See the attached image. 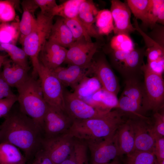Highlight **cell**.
Instances as JSON below:
<instances>
[{
    "label": "cell",
    "instance_id": "obj_30",
    "mask_svg": "<svg viewBox=\"0 0 164 164\" xmlns=\"http://www.w3.org/2000/svg\"><path fill=\"white\" fill-rule=\"evenodd\" d=\"M97 31L101 35H108L114 29L113 20L110 10L103 9L98 11L95 17Z\"/></svg>",
    "mask_w": 164,
    "mask_h": 164
},
{
    "label": "cell",
    "instance_id": "obj_34",
    "mask_svg": "<svg viewBox=\"0 0 164 164\" xmlns=\"http://www.w3.org/2000/svg\"><path fill=\"white\" fill-rule=\"evenodd\" d=\"M63 19L70 30L75 41L83 38L87 41H92L91 37L77 17L70 19Z\"/></svg>",
    "mask_w": 164,
    "mask_h": 164
},
{
    "label": "cell",
    "instance_id": "obj_15",
    "mask_svg": "<svg viewBox=\"0 0 164 164\" xmlns=\"http://www.w3.org/2000/svg\"><path fill=\"white\" fill-rule=\"evenodd\" d=\"M111 2L110 11L114 22V34L129 35L135 31L131 22V12L127 3L119 0H112Z\"/></svg>",
    "mask_w": 164,
    "mask_h": 164
},
{
    "label": "cell",
    "instance_id": "obj_24",
    "mask_svg": "<svg viewBox=\"0 0 164 164\" xmlns=\"http://www.w3.org/2000/svg\"><path fill=\"white\" fill-rule=\"evenodd\" d=\"M133 21L136 30L141 34L144 40L147 62L164 58V48L156 43L142 29L136 19L134 18Z\"/></svg>",
    "mask_w": 164,
    "mask_h": 164
},
{
    "label": "cell",
    "instance_id": "obj_20",
    "mask_svg": "<svg viewBox=\"0 0 164 164\" xmlns=\"http://www.w3.org/2000/svg\"><path fill=\"white\" fill-rule=\"evenodd\" d=\"M23 12L19 22L20 35L19 41L22 44L25 38L33 29L36 17L35 13L38 8L34 0H25L21 3Z\"/></svg>",
    "mask_w": 164,
    "mask_h": 164
},
{
    "label": "cell",
    "instance_id": "obj_28",
    "mask_svg": "<svg viewBox=\"0 0 164 164\" xmlns=\"http://www.w3.org/2000/svg\"><path fill=\"white\" fill-rule=\"evenodd\" d=\"M19 35V22L0 23V43L15 45Z\"/></svg>",
    "mask_w": 164,
    "mask_h": 164
},
{
    "label": "cell",
    "instance_id": "obj_1",
    "mask_svg": "<svg viewBox=\"0 0 164 164\" xmlns=\"http://www.w3.org/2000/svg\"><path fill=\"white\" fill-rule=\"evenodd\" d=\"M0 125V143L11 144L24 152L26 160L33 158L42 148L44 138L42 128L19 108L12 110Z\"/></svg>",
    "mask_w": 164,
    "mask_h": 164
},
{
    "label": "cell",
    "instance_id": "obj_6",
    "mask_svg": "<svg viewBox=\"0 0 164 164\" xmlns=\"http://www.w3.org/2000/svg\"><path fill=\"white\" fill-rule=\"evenodd\" d=\"M39 77L43 98L48 105L65 111L64 87L52 71L40 63Z\"/></svg>",
    "mask_w": 164,
    "mask_h": 164
},
{
    "label": "cell",
    "instance_id": "obj_27",
    "mask_svg": "<svg viewBox=\"0 0 164 164\" xmlns=\"http://www.w3.org/2000/svg\"><path fill=\"white\" fill-rule=\"evenodd\" d=\"M26 161L17 147L9 143H0V164L18 163Z\"/></svg>",
    "mask_w": 164,
    "mask_h": 164
},
{
    "label": "cell",
    "instance_id": "obj_26",
    "mask_svg": "<svg viewBox=\"0 0 164 164\" xmlns=\"http://www.w3.org/2000/svg\"><path fill=\"white\" fill-rule=\"evenodd\" d=\"M102 87L97 78L95 76L84 77L73 90V93L83 100Z\"/></svg>",
    "mask_w": 164,
    "mask_h": 164
},
{
    "label": "cell",
    "instance_id": "obj_49",
    "mask_svg": "<svg viewBox=\"0 0 164 164\" xmlns=\"http://www.w3.org/2000/svg\"><path fill=\"white\" fill-rule=\"evenodd\" d=\"M117 158L114 159V160L111 163H109V164H121L118 159Z\"/></svg>",
    "mask_w": 164,
    "mask_h": 164
},
{
    "label": "cell",
    "instance_id": "obj_41",
    "mask_svg": "<svg viewBox=\"0 0 164 164\" xmlns=\"http://www.w3.org/2000/svg\"><path fill=\"white\" fill-rule=\"evenodd\" d=\"M153 153L158 162L164 160V138L155 136Z\"/></svg>",
    "mask_w": 164,
    "mask_h": 164
},
{
    "label": "cell",
    "instance_id": "obj_39",
    "mask_svg": "<svg viewBox=\"0 0 164 164\" xmlns=\"http://www.w3.org/2000/svg\"><path fill=\"white\" fill-rule=\"evenodd\" d=\"M147 35L156 43L164 48V26L156 23Z\"/></svg>",
    "mask_w": 164,
    "mask_h": 164
},
{
    "label": "cell",
    "instance_id": "obj_35",
    "mask_svg": "<svg viewBox=\"0 0 164 164\" xmlns=\"http://www.w3.org/2000/svg\"><path fill=\"white\" fill-rule=\"evenodd\" d=\"M18 0H0V23L13 21L16 17L15 8Z\"/></svg>",
    "mask_w": 164,
    "mask_h": 164
},
{
    "label": "cell",
    "instance_id": "obj_37",
    "mask_svg": "<svg viewBox=\"0 0 164 164\" xmlns=\"http://www.w3.org/2000/svg\"><path fill=\"white\" fill-rule=\"evenodd\" d=\"M163 109L154 112L153 115L154 122L151 126V131L154 137L164 136V113Z\"/></svg>",
    "mask_w": 164,
    "mask_h": 164
},
{
    "label": "cell",
    "instance_id": "obj_19",
    "mask_svg": "<svg viewBox=\"0 0 164 164\" xmlns=\"http://www.w3.org/2000/svg\"><path fill=\"white\" fill-rule=\"evenodd\" d=\"M98 11L92 1L84 0L80 6L77 17L91 37L101 40L102 36L99 34L94 24Z\"/></svg>",
    "mask_w": 164,
    "mask_h": 164
},
{
    "label": "cell",
    "instance_id": "obj_12",
    "mask_svg": "<svg viewBox=\"0 0 164 164\" xmlns=\"http://www.w3.org/2000/svg\"><path fill=\"white\" fill-rule=\"evenodd\" d=\"M88 69L90 74L97 78L103 88L117 96L120 89L118 81L104 55L95 59L93 57Z\"/></svg>",
    "mask_w": 164,
    "mask_h": 164
},
{
    "label": "cell",
    "instance_id": "obj_55",
    "mask_svg": "<svg viewBox=\"0 0 164 164\" xmlns=\"http://www.w3.org/2000/svg\"></svg>",
    "mask_w": 164,
    "mask_h": 164
},
{
    "label": "cell",
    "instance_id": "obj_4",
    "mask_svg": "<svg viewBox=\"0 0 164 164\" xmlns=\"http://www.w3.org/2000/svg\"><path fill=\"white\" fill-rule=\"evenodd\" d=\"M53 17L39 13L33 30L24 39L22 44L23 49L31 59L33 67L32 76H38L39 67V55L48 40L53 25Z\"/></svg>",
    "mask_w": 164,
    "mask_h": 164
},
{
    "label": "cell",
    "instance_id": "obj_54",
    "mask_svg": "<svg viewBox=\"0 0 164 164\" xmlns=\"http://www.w3.org/2000/svg\"></svg>",
    "mask_w": 164,
    "mask_h": 164
},
{
    "label": "cell",
    "instance_id": "obj_21",
    "mask_svg": "<svg viewBox=\"0 0 164 164\" xmlns=\"http://www.w3.org/2000/svg\"><path fill=\"white\" fill-rule=\"evenodd\" d=\"M88 104L105 112L117 108V96L102 87L89 97L83 100Z\"/></svg>",
    "mask_w": 164,
    "mask_h": 164
},
{
    "label": "cell",
    "instance_id": "obj_2",
    "mask_svg": "<svg viewBox=\"0 0 164 164\" xmlns=\"http://www.w3.org/2000/svg\"><path fill=\"white\" fill-rule=\"evenodd\" d=\"M125 115L117 108L97 118L73 121L67 133L84 142L110 137L125 121Z\"/></svg>",
    "mask_w": 164,
    "mask_h": 164
},
{
    "label": "cell",
    "instance_id": "obj_29",
    "mask_svg": "<svg viewBox=\"0 0 164 164\" xmlns=\"http://www.w3.org/2000/svg\"><path fill=\"white\" fill-rule=\"evenodd\" d=\"M0 50L6 52L13 63L29 69L28 56L23 49L14 44L0 43Z\"/></svg>",
    "mask_w": 164,
    "mask_h": 164
},
{
    "label": "cell",
    "instance_id": "obj_44",
    "mask_svg": "<svg viewBox=\"0 0 164 164\" xmlns=\"http://www.w3.org/2000/svg\"><path fill=\"white\" fill-rule=\"evenodd\" d=\"M32 158V164H54L42 148L35 154Z\"/></svg>",
    "mask_w": 164,
    "mask_h": 164
},
{
    "label": "cell",
    "instance_id": "obj_33",
    "mask_svg": "<svg viewBox=\"0 0 164 164\" xmlns=\"http://www.w3.org/2000/svg\"><path fill=\"white\" fill-rule=\"evenodd\" d=\"M109 50L131 51L135 48L134 43L129 35L117 34L113 36L110 42Z\"/></svg>",
    "mask_w": 164,
    "mask_h": 164
},
{
    "label": "cell",
    "instance_id": "obj_42",
    "mask_svg": "<svg viewBox=\"0 0 164 164\" xmlns=\"http://www.w3.org/2000/svg\"><path fill=\"white\" fill-rule=\"evenodd\" d=\"M34 2L40 9V12L50 15L53 9L57 4L55 0H34Z\"/></svg>",
    "mask_w": 164,
    "mask_h": 164
},
{
    "label": "cell",
    "instance_id": "obj_36",
    "mask_svg": "<svg viewBox=\"0 0 164 164\" xmlns=\"http://www.w3.org/2000/svg\"><path fill=\"white\" fill-rule=\"evenodd\" d=\"M13 65L12 73L5 81L11 87H15L29 76L28 72L29 69L14 63Z\"/></svg>",
    "mask_w": 164,
    "mask_h": 164
},
{
    "label": "cell",
    "instance_id": "obj_48",
    "mask_svg": "<svg viewBox=\"0 0 164 164\" xmlns=\"http://www.w3.org/2000/svg\"><path fill=\"white\" fill-rule=\"evenodd\" d=\"M8 55L0 54V69L3 66L5 62L8 59Z\"/></svg>",
    "mask_w": 164,
    "mask_h": 164
},
{
    "label": "cell",
    "instance_id": "obj_32",
    "mask_svg": "<svg viewBox=\"0 0 164 164\" xmlns=\"http://www.w3.org/2000/svg\"><path fill=\"white\" fill-rule=\"evenodd\" d=\"M126 155L125 164H159L152 152L135 150Z\"/></svg>",
    "mask_w": 164,
    "mask_h": 164
},
{
    "label": "cell",
    "instance_id": "obj_9",
    "mask_svg": "<svg viewBox=\"0 0 164 164\" xmlns=\"http://www.w3.org/2000/svg\"><path fill=\"white\" fill-rule=\"evenodd\" d=\"M90 152L92 164L108 163L121 156L116 132L113 136L85 142Z\"/></svg>",
    "mask_w": 164,
    "mask_h": 164
},
{
    "label": "cell",
    "instance_id": "obj_17",
    "mask_svg": "<svg viewBox=\"0 0 164 164\" xmlns=\"http://www.w3.org/2000/svg\"><path fill=\"white\" fill-rule=\"evenodd\" d=\"M88 67L71 65L66 67L60 66L51 70L63 87H69L74 90L84 77L90 74Z\"/></svg>",
    "mask_w": 164,
    "mask_h": 164
},
{
    "label": "cell",
    "instance_id": "obj_23",
    "mask_svg": "<svg viewBox=\"0 0 164 164\" xmlns=\"http://www.w3.org/2000/svg\"><path fill=\"white\" fill-rule=\"evenodd\" d=\"M116 134L121 156L130 154L135 150L134 134L129 119L120 125Z\"/></svg>",
    "mask_w": 164,
    "mask_h": 164
},
{
    "label": "cell",
    "instance_id": "obj_51",
    "mask_svg": "<svg viewBox=\"0 0 164 164\" xmlns=\"http://www.w3.org/2000/svg\"><path fill=\"white\" fill-rule=\"evenodd\" d=\"M79 164H88L87 161H82Z\"/></svg>",
    "mask_w": 164,
    "mask_h": 164
},
{
    "label": "cell",
    "instance_id": "obj_52",
    "mask_svg": "<svg viewBox=\"0 0 164 164\" xmlns=\"http://www.w3.org/2000/svg\"><path fill=\"white\" fill-rule=\"evenodd\" d=\"M159 164H164V160L161 161L159 162Z\"/></svg>",
    "mask_w": 164,
    "mask_h": 164
},
{
    "label": "cell",
    "instance_id": "obj_16",
    "mask_svg": "<svg viewBox=\"0 0 164 164\" xmlns=\"http://www.w3.org/2000/svg\"><path fill=\"white\" fill-rule=\"evenodd\" d=\"M67 51L66 48L47 40L39 54V63L49 69L53 70L64 62Z\"/></svg>",
    "mask_w": 164,
    "mask_h": 164
},
{
    "label": "cell",
    "instance_id": "obj_22",
    "mask_svg": "<svg viewBox=\"0 0 164 164\" xmlns=\"http://www.w3.org/2000/svg\"><path fill=\"white\" fill-rule=\"evenodd\" d=\"M48 40L66 48L74 42L73 35L63 18L57 19L51 28Z\"/></svg>",
    "mask_w": 164,
    "mask_h": 164
},
{
    "label": "cell",
    "instance_id": "obj_18",
    "mask_svg": "<svg viewBox=\"0 0 164 164\" xmlns=\"http://www.w3.org/2000/svg\"><path fill=\"white\" fill-rule=\"evenodd\" d=\"M146 48L135 47L129 54L119 69L118 72L126 79L136 77L142 73V67L144 63Z\"/></svg>",
    "mask_w": 164,
    "mask_h": 164
},
{
    "label": "cell",
    "instance_id": "obj_31",
    "mask_svg": "<svg viewBox=\"0 0 164 164\" xmlns=\"http://www.w3.org/2000/svg\"><path fill=\"white\" fill-rule=\"evenodd\" d=\"M126 3L135 18L146 22L152 0H127Z\"/></svg>",
    "mask_w": 164,
    "mask_h": 164
},
{
    "label": "cell",
    "instance_id": "obj_40",
    "mask_svg": "<svg viewBox=\"0 0 164 164\" xmlns=\"http://www.w3.org/2000/svg\"><path fill=\"white\" fill-rule=\"evenodd\" d=\"M17 101V97L0 100V118L5 117L9 113L15 103Z\"/></svg>",
    "mask_w": 164,
    "mask_h": 164
},
{
    "label": "cell",
    "instance_id": "obj_47",
    "mask_svg": "<svg viewBox=\"0 0 164 164\" xmlns=\"http://www.w3.org/2000/svg\"><path fill=\"white\" fill-rule=\"evenodd\" d=\"M156 23L164 26V3L160 7L158 13Z\"/></svg>",
    "mask_w": 164,
    "mask_h": 164
},
{
    "label": "cell",
    "instance_id": "obj_38",
    "mask_svg": "<svg viewBox=\"0 0 164 164\" xmlns=\"http://www.w3.org/2000/svg\"><path fill=\"white\" fill-rule=\"evenodd\" d=\"M163 3V0H152L147 19L144 25L150 27L151 29L154 26L156 23L159 9Z\"/></svg>",
    "mask_w": 164,
    "mask_h": 164
},
{
    "label": "cell",
    "instance_id": "obj_25",
    "mask_svg": "<svg viewBox=\"0 0 164 164\" xmlns=\"http://www.w3.org/2000/svg\"><path fill=\"white\" fill-rule=\"evenodd\" d=\"M84 0H68L57 5L50 12V15L59 16L64 19L77 16L80 6Z\"/></svg>",
    "mask_w": 164,
    "mask_h": 164
},
{
    "label": "cell",
    "instance_id": "obj_46",
    "mask_svg": "<svg viewBox=\"0 0 164 164\" xmlns=\"http://www.w3.org/2000/svg\"><path fill=\"white\" fill-rule=\"evenodd\" d=\"M78 154L75 153L73 149L68 157L60 164H79L82 160Z\"/></svg>",
    "mask_w": 164,
    "mask_h": 164
},
{
    "label": "cell",
    "instance_id": "obj_50",
    "mask_svg": "<svg viewBox=\"0 0 164 164\" xmlns=\"http://www.w3.org/2000/svg\"><path fill=\"white\" fill-rule=\"evenodd\" d=\"M26 162H23L18 163H1L0 164H26Z\"/></svg>",
    "mask_w": 164,
    "mask_h": 164
},
{
    "label": "cell",
    "instance_id": "obj_43",
    "mask_svg": "<svg viewBox=\"0 0 164 164\" xmlns=\"http://www.w3.org/2000/svg\"><path fill=\"white\" fill-rule=\"evenodd\" d=\"M11 87L3 78L0 72V100L17 96L12 92Z\"/></svg>",
    "mask_w": 164,
    "mask_h": 164
},
{
    "label": "cell",
    "instance_id": "obj_7",
    "mask_svg": "<svg viewBox=\"0 0 164 164\" xmlns=\"http://www.w3.org/2000/svg\"><path fill=\"white\" fill-rule=\"evenodd\" d=\"M142 84L138 77L126 78L123 91L118 99L117 108L125 115L127 114L146 119L142 112Z\"/></svg>",
    "mask_w": 164,
    "mask_h": 164
},
{
    "label": "cell",
    "instance_id": "obj_5",
    "mask_svg": "<svg viewBox=\"0 0 164 164\" xmlns=\"http://www.w3.org/2000/svg\"><path fill=\"white\" fill-rule=\"evenodd\" d=\"M142 71L144 82L142 84V108L144 115L149 111L155 112L163 108L164 81L162 75L152 72L145 63Z\"/></svg>",
    "mask_w": 164,
    "mask_h": 164
},
{
    "label": "cell",
    "instance_id": "obj_13",
    "mask_svg": "<svg viewBox=\"0 0 164 164\" xmlns=\"http://www.w3.org/2000/svg\"><path fill=\"white\" fill-rule=\"evenodd\" d=\"M99 44L83 38L75 41L67 50L64 62L70 65L87 67L97 52Z\"/></svg>",
    "mask_w": 164,
    "mask_h": 164
},
{
    "label": "cell",
    "instance_id": "obj_11",
    "mask_svg": "<svg viewBox=\"0 0 164 164\" xmlns=\"http://www.w3.org/2000/svg\"><path fill=\"white\" fill-rule=\"evenodd\" d=\"M72 123L65 111L48 105L43 118L44 138L53 137L67 132Z\"/></svg>",
    "mask_w": 164,
    "mask_h": 164
},
{
    "label": "cell",
    "instance_id": "obj_14",
    "mask_svg": "<svg viewBox=\"0 0 164 164\" xmlns=\"http://www.w3.org/2000/svg\"><path fill=\"white\" fill-rule=\"evenodd\" d=\"M129 119L135 135V150L153 152L155 138L151 131L148 119L132 116Z\"/></svg>",
    "mask_w": 164,
    "mask_h": 164
},
{
    "label": "cell",
    "instance_id": "obj_53",
    "mask_svg": "<svg viewBox=\"0 0 164 164\" xmlns=\"http://www.w3.org/2000/svg\"><path fill=\"white\" fill-rule=\"evenodd\" d=\"M109 163H104V164H109Z\"/></svg>",
    "mask_w": 164,
    "mask_h": 164
},
{
    "label": "cell",
    "instance_id": "obj_3",
    "mask_svg": "<svg viewBox=\"0 0 164 164\" xmlns=\"http://www.w3.org/2000/svg\"><path fill=\"white\" fill-rule=\"evenodd\" d=\"M17 101L21 111L43 130V118L48 105L43 97L39 80L29 76L17 85Z\"/></svg>",
    "mask_w": 164,
    "mask_h": 164
},
{
    "label": "cell",
    "instance_id": "obj_45",
    "mask_svg": "<svg viewBox=\"0 0 164 164\" xmlns=\"http://www.w3.org/2000/svg\"><path fill=\"white\" fill-rule=\"evenodd\" d=\"M146 64L152 72L162 75L164 71V58L148 62Z\"/></svg>",
    "mask_w": 164,
    "mask_h": 164
},
{
    "label": "cell",
    "instance_id": "obj_10",
    "mask_svg": "<svg viewBox=\"0 0 164 164\" xmlns=\"http://www.w3.org/2000/svg\"><path fill=\"white\" fill-rule=\"evenodd\" d=\"M74 138L67 132L49 138H44L42 148L54 164H60L72 151Z\"/></svg>",
    "mask_w": 164,
    "mask_h": 164
},
{
    "label": "cell",
    "instance_id": "obj_8",
    "mask_svg": "<svg viewBox=\"0 0 164 164\" xmlns=\"http://www.w3.org/2000/svg\"><path fill=\"white\" fill-rule=\"evenodd\" d=\"M64 97L65 111L73 122L97 118L108 112L88 104L64 88Z\"/></svg>",
    "mask_w": 164,
    "mask_h": 164
}]
</instances>
